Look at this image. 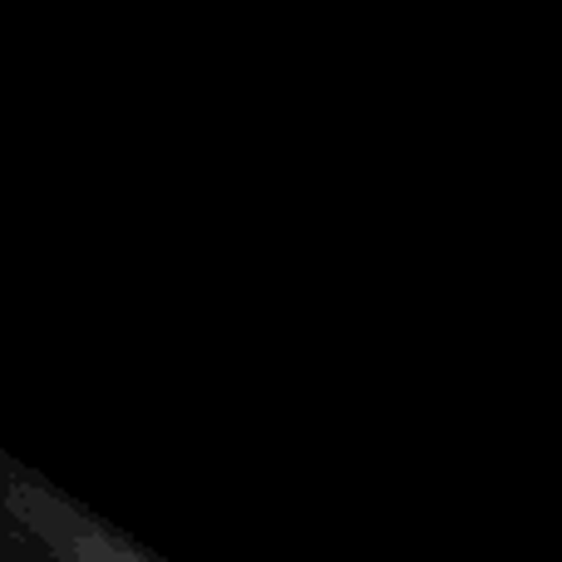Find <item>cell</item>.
Listing matches in <instances>:
<instances>
[{
    "mask_svg": "<svg viewBox=\"0 0 562 562\" xmlns=\"http://www.w3.org/2000/svg\"><path fill=\"white\" fill-rule=\"evenodd\" d=\"M0 562H173L0 445Z\"/></svg>",
    "mask_w": 562,
    "mask_h": 562,
    "instance_id": "cell-1",
    "label": "cell"
}]
</instances>
